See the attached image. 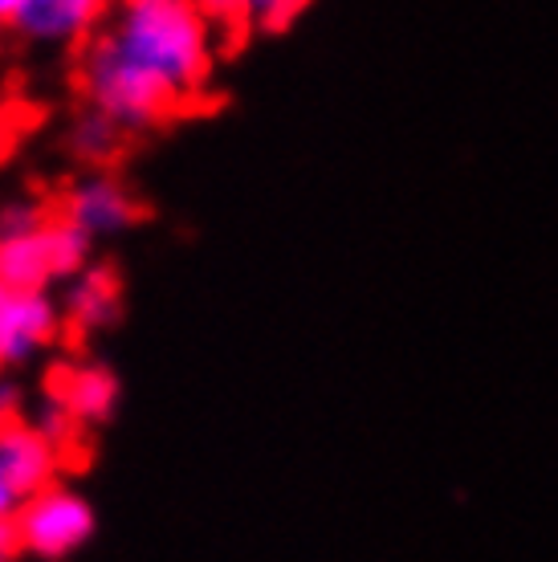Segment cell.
<instances>
[{"label":"cell","mask_w":558,"mask_h":562,"mask_svg":"<svg viewBox=\"0 0 558 562\" xmlns=\"http://www.w3.org/2000/svg\"><path fill=\"white\" fill-rule=\"evenodd\" d=\"M16 13H21V0H0V25L13 29Z\"/></svg>","instance_id":"obj_17"},{"label":"cell","mask_w":558,"mask_h":562,"mask_svg":"<svg viewBox=\"0 0 558 562\" xmlns=\"http://www.w3.org/2000/svg\"><path fill=\"white\" fill-rule=\"evenodd\" d=\"M66 440L54 436L42 420L9 416L0 424V477L9 481L21 497L54 485L66 464Z\"/></svg>","instance_id":"obj_7"},{"label":"cell","mask_w":558,"mask_h":562,"mask_svg":"<svg viewBox=\"0 0 558 562\" xmlns=\"http://www.w3.org/2000/svg\"><path fill=\"white\" fill-rule=\"evenodd\" d=\"M13 554H21L16 550V530L13 526H0V559H13Z\"/></svg>","instance_id":"obj_15"},{"label":"cell","mask_w":558,"mask_h":562,"mask_svg":"<svg viewBox=\"0 0 558 562\" xmlns=\"http://www.w3.org/2000/svg\"><path fill=\"white\" fill-rule=\"evenodd\" d=\"M90 245L82 228L62 212H42L33 225L0 233V281L9 290H54L90 266Z\"/></svg>","instance_id":"obj_3"},{"label":"cell","mask_w":558,"mask_h":562,"mask_svg":"<svg viewBox=\"0 0 558 562\" xmlns=\"http://www.w3.org/2000/svg\"><path fill=\"white\" fill-rule=\"evenodd\" d=\"M21 502H25V497H21V493H16L13 485H9V481L0 477V526H13Z\"/></svg>","instance_id":"obj_14"},{"label":"cell","mask_w":558,"mask_h":562,"mask_svg":"<svg viewBox=\"0 0 558 562\" xmlns=\"http://www.w3.org/2000/svg\"><path fill=\"white\" fill-rule=\"evenodd\" d=\"M74 82H78V94H82L86 106L111 114L126 135L164 127L176 114H183L180 102L171 99L164 86H155L143 70H135L102 33L78 49Z\"/></svg>","instance_id":"obj_2"},{"label":"cell","mask_w":558,"mask_h":562,"mask_svg":"<svg viewBox=\"0 0 558 562\" xmlns=\"http://www.w3.org/2000/svg\"><path fill=\"white\" fill-rule=\"evenodd\" d=\"M66 310L54 290H13L0 323V371L37 363L66 335Z\"/></svg>","instance_id":"obj_6"},{"label":"cell","mask_w":558,"mask_h":562,"mask_svg":"<svg viewBox=\"0 0 558 562\" xmlns=\"http://www.w3.org/2000/svg\"><path fill=\"white\" fill-rule=\"evenodd\" d=\"M9 294H13V290L0 281V323H4V306H9Z\"/></svg>","instance_id":"obj_18"},{"label":"cell","mask_w":558,"mask_h":562,"mask_svg":"<svg viewBox=\"0 0 558 562\" xmlns=\"http://www.w3.org/2000/svg\"><path fill=\"white\" fill-rule=\"evenodd\" d=\"M119 0H21L13 29L16 37L37 49L78 54L90 37L102 33Z\"/></svg>","instance_id":"obj_5"},{"label":"cell","mask_w":558,"mask_h":562,"mask_svg":"<svg viewBox=\"0 0 558 562\" xmlns=\"http://www.w3.org/2000/svg\"><path fill=\"white\" fill-rule=\"evenodd\" d=\"M102 37L183 111L204 102L216 70V25L196 0H119Z\"/></svg>","instance_id":"obj_1"},{"label":"cell","mask_w":558,"mask_h":562,"mask_svg":"<svg viewBox=\"0 0 558 562\" xmlns=\"http://www.w3.org/2000/svg\"><path fill=\"white\" fill-rule=\"evenodd\" d=\"M94 506L82 493L66 490V485H45V490L29 493L13 518L16 550L29 559H70L94 538Z\"/></svg>","instance_id":"obj_4"},{"label":"cell","mask_w":558,"mask_h":562,"mask_svg":"<svg viewBox=\"0 0 558 562\" xmlns=\"http://www.w3.org/2000/svg\"><path fill=\"white\" fill-rule=\"evenodd\" d=\"M310 0H245V29L257 33H278L306 9Z\"/></svg>","instance_id":"obj_12"},{"label":"cell","mask_w":558,"mask_h":562,"mask_svg":"<svg viewBox=\"0 0 558 562\" xmlns=\"http://www.w3.org/2000/svg\"><path fill=\"white\" fill-rule=\"evenodd\" d=\"M57 212L70 216L90 240H114V237H123L126 228L140 225L143 204L131 196V188H126L119 176L94 168L62 196V209Z\"/></svg>","instance_id":"obj_8"},{"label":"cell","mask_w":558,"mask_h":562,"mask_svg":"<svg viewBox=\"0 0 558 562\" xmlns=\"http://www.w3.org/2000/svg\"><path fill=\"white\" fill-rule=\"evenodd\" d=\"M49 404L70 420V428H98L119 408V380L102 363H70L54 371Z\"/></svg>","instance_id":"obj_9"},{"label":"cell","mask_w":558,"mask_h":562,"mask_svg":"<svg viewBox=\"0 0 558 562\" xmlns=\"http://www.w3.org/2000/svg\"><path fill=\"white\" fill-rule=\"evenodd\" d=\"M123 135H126V131L114 123L111 114L86 106V111L74 119L70 147H74V155H78L82 164H90V168H107L114 155H119V147H123Z\"/></svg>","instance_id":"obj_11"},{"label":"cell","mask_w":558,"mask_h":562,"mask_svg":"<svg viewBox=\"0 0 558 562\" xmlns=\"http://www.w3.org/2000/svg\"><path fill=\"white\" fill-rule=\"evenodd\" d=\"M13 404H16V395H13V387L0 380V424L13 416Z\"/></svg>","instance_id":"obj_16"},{"label":"cell","mask_w":558,"mask_h":562,"mask_svg":"<svg viewBox=\"0 0 558 562\" xmlns=\"http://www.w3.org/2000/svg\"><path fill=\"white\" fill-rule=\"evenodd\" d=\"M196 9L216 29H245V0H196Z\"/></svg>","instance_id":"obj_13"},{"label":"cell","mask_w":558,"mask_h":562,"mask_svg":"<svg viewBox=\"0 0 558 562\" xmlns=\"http://www.w3.org/2000/svg\"><path fill=\"white\" fill-rule=\"evenodd\" d=\"M62 310H66V323L78 335H98L119 318V273L111 266H90L78 269L66 281V294H62Z\"/></svg>","instance_id":"obj_10"}]
</instances>
